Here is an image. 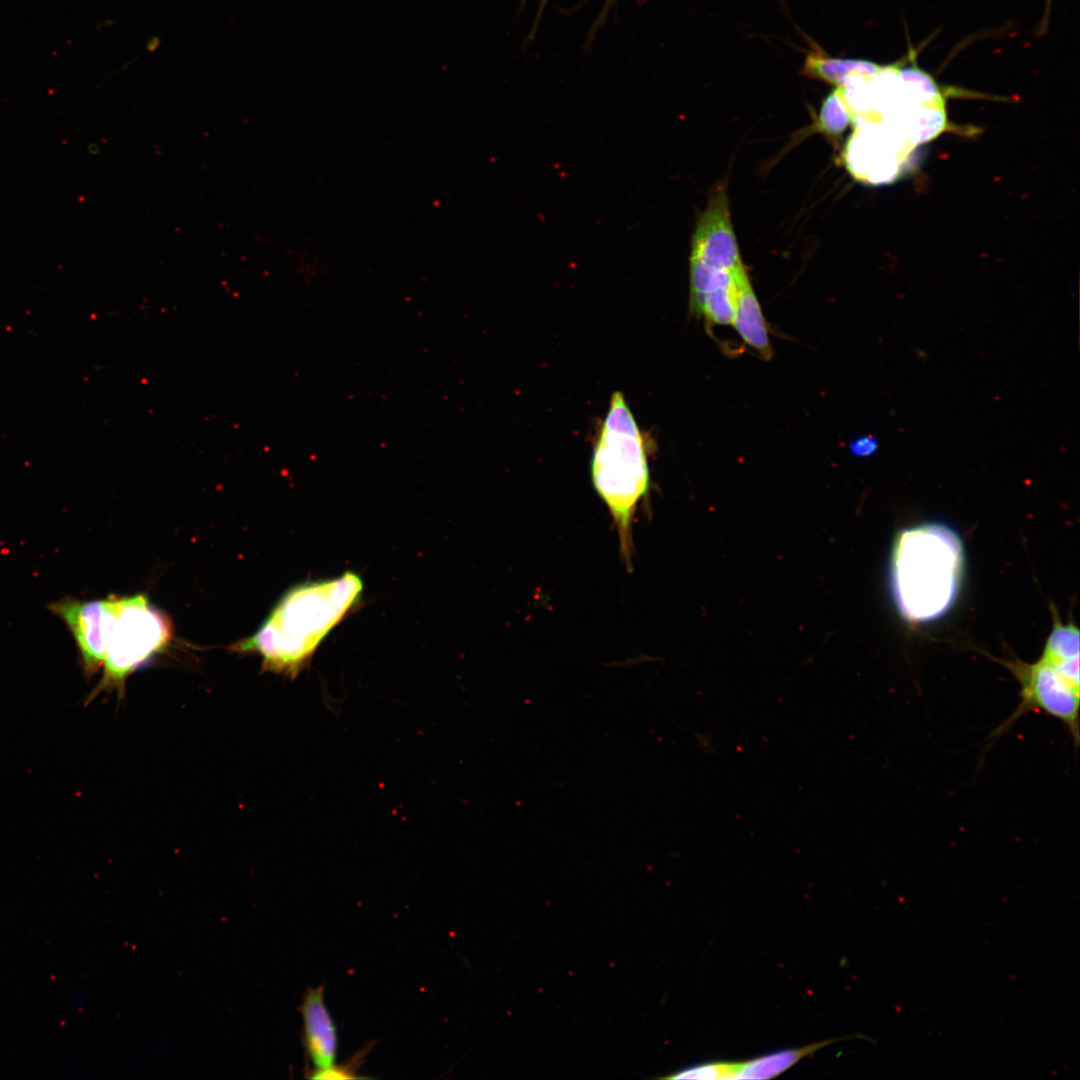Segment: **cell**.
<instances>
[{
  "mask_svg": "<svg viewBox=\"0 0 1080 1080\" xmlns=\"http://www.w3.org/2000/svg\"><path fill=\"white\" fill-rule=\"evenodd\" d=\"M363 587L362 578L353 571L294 586L261 627L237 642L233 650L256 653L262 658L263 671L294 679L321 642L359 602Z\"/></svg>",
  "mask_w": 1080,
  "mask_h": 1080,
  "instance_id": "cell-1",
  "label": "cell"
},
{
  "mask_svg": "<svg viewBox=\"0 0 1080 1080\" xmlns=\"http://www.w3.org/2000/svg\"><path fill=\"white\" fill-rule=\"evenodd\" d=\"M964 565L957 533L939 523L904 529L891 553V588L897 609L912 623L942 616L953 604Z\"/></svg>",
  "mask_w": 1080,
  "mask_h": 1080,
  "instance_id": "cell-2",
  "label": "cell"
},
{
  "mask_svg": "<svg viewBox=\"0 0 1080 1080\" xmlns=\"http://www.w3.org/2000/svg\"><path fill=\"white\" fill-rule=\"evenodd\" d=\"M592 484L616 526L625 566L633 567L632 522L649 491L645 440L624 395L615 391L601 422L591 459Z\"/></svg>",
  "mask_w": 1080,
  "mask_h": 1080,
  "instance_id": "cell-3",
  "label": "cell"
},
{
  "mask_svg": "<svg viewBox=\"0 0 1080 1080\" xmlns=\"http://www.w3.org/2000/svg\"><path fill=\"white\" fill-rule=\"evenodd\" d=\"M172 635L169 618L145 594L117 597L116 620L103 661V676L85 704L104 691H116L122 696L128 676L167 648Z\"/></svg>",
  "mask_w": 1080,
  "mask_h": 1080,
  "instance_id": "cell-4",
  "label": "cell"
},
{
  "mask_svg": "<svg viewBox=\"0 0 1080 1080\" xmlns=\"http://www.w3.org/2000/svg\"><path fill=\"white\" fill-rule=\"evenodd\" d=\"M1020 686V702L1013 713L992 733L998 738L1019 718L1029 712L1044 713L1060 721L1069 731L1074 745L1079 743L1080 686L1074 684L1041 657L1028 663L1020 659L998 660Z\"/></svg>",
  "mask_w": 1080,
  "mask_h": 1080,
  "instance_id": "cell-5",
  "label": "cell"
},
{
  "mask_svg": "<svg viewBox=\"0 0 1080 1080\" xmlns=\"http://www.w3.org/2000/svg\"><path fill=\"white\" fill-rule=\"evenodd\" d=\"M49 609L71 631L87 675L97 672L103 665L114 628L117 597L91 601L64 599L52 603Z\"/></svg>",
  "mask_w": 1080,
  "mask_h": 1080,
  "instance_id": "cell-6",
  "label": "cell"
},
{
  "mask_svg": "<svg viewBox=\"0 0 1080 1080\" xmlns=\"http://www.w3.org/2000/svg\"><path fill=\"white\" fill-rule=\"evenodd\" d=\"M689 261L711 270L733 272L742 263L734 233L725 186L709 196L692 237Z\"/></svg>",
  "mask_w": 1080,
  "mask_h": 1080,
  "instance_id": "cell-7",
  "label": "cell"
},
{
  "mask_svg": "<svg viewBox=\"0 0 1080 1080\" xmlns=\"http://www.w3.org/2000/svg\"><path fill=\"white\" fill-rule=\"evenodd\" d=\"M300 1011L303 1019V1040L314 1069L335 1064L338 1053L336 1024L324 1000V985L309 988L304 994Z\"/></svg>",
  "mask_w": 1080,
  "mask_h": 1080,
  "instance_id": "cell-8",
  "label": "cell"
},
{
  "mask_svg": "<svg viewBox=\"0 0 1080 1080\" xmlns=\"http://www.w3.org/2000/svg\"><path fill=\"white\" fill-rule=\"evenodd\" d=\"M733 281L736 310L732 325L747 345L758 352L764 360H770L773 350L767 325L743 264L733 271Z\"/></svg>",
  "mask_w": 1080,
  "mask_h": 1080,
  "instance_id": "cell-9",
  "label": "cell"
},
{
  "mask_svg": "<svg viewBox=\"0 0 1080 1080\" xmlns=\"http://www.w3.org/2000/svg\"><path fill=\"white\" fill-rule=\"evenodd\" d=\"M838 1040L840 1038L823 1040L803 1047L774 1051L743 1062H734L732 1079L765 1080L774 1078L806 1056Z\"/></svg>",
  "mask_w": 1080,
  "mask_h": 1080,
  "instance_id": "cell-10",
  "label": "cell"
},
{
  "mask_svg": "<svg viewBox=\"0 0 1080 1080\" xmlns=\"http://www.w3.org/2000/svg\"><path fill=\"white\" fill-rule=\"evenodd\" d=\"M880 69L881 66L865 60L831 57L821 47L814 45L807 53L800 73L837 87L844 85L851 77L875 75Z\"/></svg>",
  "mask_w": 1080,
  "mask_h": 1080,
  "instance_id": "cell-11",
  "label": "cell"
},
{
  "mask_svg": "<svg viewBox=\"0 0 1080 1080\" xmlns=\"http://www.w3.org/2000/svg\"><path fill=\"white\" fill-rule=\"evenodd\" d=\"M1053 628L1044 646L1041 658L1054 666L1074 684L1080 686L1079 678V631L1074 623L1062 624L1055 608Z\"/></svg>",
  "mask_w": 1080,
  "mask_h": 1080,
  "instance_id": "cell-12",
  "label": "cell"
},
{
  "mask_svg": "<svg viewBox=\"0 0 1080 1080\" xmlns=\"http://www.w3.org/2000/svg\"><path fill=\"white\" fill-rule=\"evenodd\" d=\"M903 127L912 144H921L935 138L945 127L943 102L912 109L904 118Z\"/></svg>",
  "mask_w": 1080,
  "mask_h": 1080,
  "instance_id": "cell-13",
  "label": "cell"
},
{
  "mask_svg": "<svg viewBox=\"0 0 1080 1080\" xmlns=\"http://www.w3.org/2000/svg\"><path fill=\"white\" fill-rule=\"evenodd\" d=\"M852 114L847 104L844 86H837L823 101L816 128L825 136L839 137L847 128Z\"/></svg>",
  "mask_w": 1080,
  "mask_h": 1080,
  "instance_id": "cell-14",
  "label": "cell"
},
{
  "mask_svg": "<svg viewBox=\"0 0 1080 1080\" xmlns=\"http://www.w3.org/2000/svg\"><path fill=\"white\" fill-rule=\"evenodd\" d=\"M736 310V294L734 281L728 286L720 287L707 293L695 312L697 316H703L710 324L732 325Z\"/></svg>",
  "mask_w": 1080,
  "mask_h": 1080,
  "instance_id": "cell-15",
  "label": "cell"
},
{
  "mask_svg": "<svg viewBox=\"0 0 1080 1080\" xmlns=\"http://www.w3.org/2000/svg\"><path fill=\"white\" fill-rule=\"evenodd\" d=\"M733 1075L732 1062H708L696 1064L675 1072L667 1079L730 1080Z\"/></svg>",
  "mask_w": 1080,
  "mask_h": 1080,
  "instance_id": "cell-16",
  "label": "cell"
},
{
  "mask_svg": "<svg viewBox=\"0 0 1080 1080\" xmlns=\"http://www.w3.org/2000/svg\"><path fill=\"white\" fill-rule=\"evenodd\" d=\"M310 1078L313 1079H355L361 1078L356 1075V1071L353 1068V1064L337 1065L333 1064L330 1067L324 1069H314L311 1071Z\"/></svg>",
  "mask_w": 1080,
  "mask_h": 1080,
  "instance_id": "cell-17",
  "label": "cell"
},
{
  "mask_svg": "<svg viewBox=\"0 0 1080 1080\" xmlns=\"http://www.w3.org/2000/svg\"><path fill=\"white\" fill-rule=\"evenodd\" d=\"M879 447L877 439L873 435H863L853 439L849 444L850 452L857 457L873 455Z\"/></svg>",
  "mask_w": 1080,
  "mask_h": 1080,
  "instance_id": "cell-18",
  "label": "cell"
},
{
  "mask_svg": "<svg viewBox=\"0 0 1080 1080\" xmlns=\"http://www.w3.org/2000/svg\"><path fill=\"white\" fill-rule=\"evenodd\" d=\"M548 1L549 0H540V4H539V7H538V12H537V16H536L537 19H539L541 17V14H542V12H543V10H544V8H545Z\"/></svg>",
  "mask_w": 1080,
  "mask_h": 1080,
  "instance_id": "cell-19",
  "label": "cell"
}]
</instances>
